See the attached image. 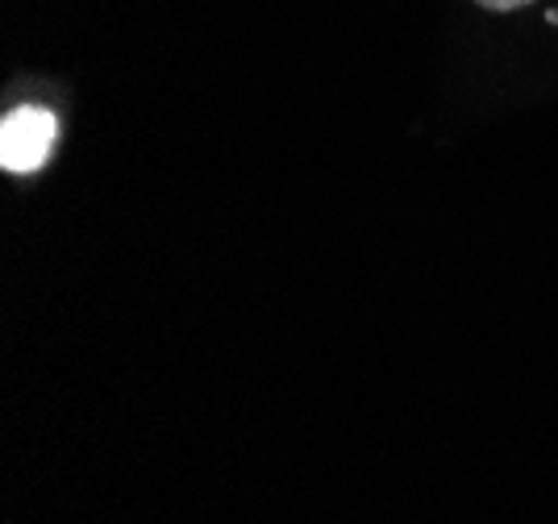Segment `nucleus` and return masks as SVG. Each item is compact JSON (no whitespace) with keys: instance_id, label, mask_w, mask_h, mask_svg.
Returning a JSON list of instances; mask_svg holds the SVG:
<instances>
[{"instance_id":"2","label":"nucleus","mask_w":558,"mask_h":524,"mask_svg":"<svg viewBox=\"0 0 558 524\" xmlns=\"http://www.w3.org/2000/svg\"><path fill=\"white\" fill-rule=\"evenodd\" d=\"M475 4H484V9H496V13H509V9H521V4H530V0H475Z\"/></svg>"},{"instance_id":"1","label":"nucleus","mask_w":558,"mask_h":524,"mask_svg":"<svg viewBox=\"0 0 558 524\" xmlns=\"http://www.w3.org/2000/svg\"><path fill=\"white\" fill-rule=\"evenodd\" d=\"M54 137H59V121L50 109H38V105L13 109L0 125V167L9 175L38 171L54 150Z\"/></svg>"}]
</instances>
